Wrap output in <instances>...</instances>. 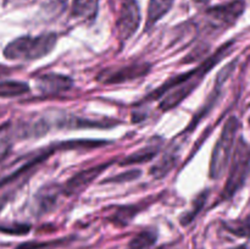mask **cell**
I'll list each match as a JSON object with an SVG mask.
<instances>
[{
    "mask_svg": "<svg viewBox=\"0 0 250 249\" xmlns=\"http://www.w3.org/2000/svg\"><path fill=\"white\" fill-rule=\"evenodd\" d=\"M58 36L44 33L39 36H23L10 42L4 49V56L14 61H31L42 59L55 48Z\"/></svg>",
    "mask_w": 250,
    "mask_h": 249,
    "instance_id": "6da1fadb",
    "label": "cell"
},
{
    "mask_svg": "<svg viewBox=\"0 0 250 249\" xmlns=\"http://www.w3.org/2000/svg\"><path fill=\"white\" fill-rule=\"evenodd\" d=\"M231 45L232 42L224 44L214 55L208 58L202 65L198 66L197 71H195V73L192 77L188 78L185 83L177 85L176 88L171 89L170 92L166 93V94L164 95L163 100L160 102V109L163 110V111H168V110L178 106V105H180L181 103H182L183 100H185L186 98H187L188 95L200 84V82H202L203 78L205 77V75H207L216 63H219L222 58H225V55H226V54L229 53V49H231Z\"/></svg>",
    "mask_w": 250,
    "mask_h": 249,
    "instance_id": "7a4b0ae2",
    "label": "cell"
},
{
    "mask_svg": "<svg viewBox=\"0 0 250 249\" xmlns=\"http://www.w3.org/2000/svg\"><path fill=\"white\" fill-rule=\"evenodd\" d=\"M239 127L241 124L236 116H231L225 124L221 134L215 144L210 160L209 173L212 180H219L220 177H222L229 166L236 148Z\"/></svg>",
    "mask_w": 250,
    "mask_h": 249,
    "instance_id": "3957f363",
    "label": "cell"
},
{
    "mask_svg": "<svg viewBox=\"0 0 250 249\" xmlns=\"http://www.w3.org/2000/svg\"><path fill=\"white\" fill-rule=\"evenodd\" d=\"M250 170V144L247 143L243 137L237 139L236 148L229 164V172L226 185L222 190V198L229 199L233 197L237 190L241 189L246 182Z\"/></svg>",
    "mask_w": 250,
    "mask_h": 249,
    "instance_id": "277c9868",
    "label": "cell"
},
{
    "mask_svg": "<svg viewBox=\"0 0 250 249\" xmlns=\"http://www.w3.org/2000/svg\"><path fill=\"white\" fill-rule=\"evenodd\" d=\"M244 1L234 0L227 4L217 5L205 12V26L210 32H222L237 22L244 11Z\"/></svg>",
    "mask_w": 250,
    "mask_h": 249,
    "instance_id": "5b68a950",
    "label": "cell"
},
{
    "mask_svg": "<svg viewBox=\"0 0 250 249\" xmlns=\"http://www.w3.org/2000/svg\"><path fill=\"white\" fill-rule=\"evenodd\" d=\"M150 63L134 62L121 67H109L98 73L97 81L103 84H121L137 78L144 77L150 72Z\"/></svg>",
    "mask_w": 250,
    "mask_h": 249,
    "instance_id": "8992f818",
    "label": "cell"
},
{
    "mask_svg": "<svg viewBox=\"0 0 250 249\" xmlns=\"http://www.w3.org/2000/svg\"><path fill=\"white\" fill-rule=\"evenodd\" d=\"M141 10L134 0H126L120 10L119 19L116 21L117 34L121 41H128L138 29L141 24Z\"/></svg>",
    "mask_w": 250,
    "mask_h": 249,
    "instance_id": "52a82bcc",
    "label": "cell"
},
{
    "mask_svg": "<svg viewBox=\"0 0 250 249\" xmlns=\"http://www.w3.org/2000/svg\"><path fill=\"white\" fill-rule=\"evenodd\" d=\"M110 165H111V161L92 166V167L85 168V170L76 173L65 183V186L62 187V193L65 195H73L82 192L87 186H89L93 181L97 180V177L100 176V173H103V171L110 167Z\"/></svg>",
    "mask_w": 250,
    "mask_h": 249,
    "instance_id": "ba28073f",
    "label": "cell"
},
{
    "mask_svg": "<svg viewBox=\"0 0 250 249\" xmlns=\"http://www.w3.org/2000/svg\"><path fill=\"white\" fill-rule=\"evenodd\" d=\"M72 87V80L58 73H46L37 78V88L43 94H59Z\"/></svg>",
    "mask_w": 250,
    "mask_h": 249,
    "instance_id": "9c48e42d",
    "label": "cell"
},
{
    "mask_svg": "<svg viewBox=\"0 0 250 249\" xmlns=\"http://www.w3.org/2000/svg\"><path fill=\"white\" fill-rule=\"evenodd\" d=\"M175 0H149L146 31H149L171 10Z\"/></svg>",
    "mask_w": 250,
    "mask_h": 249,
    "instance_id": "30bf717a",
    "label": "cell"
},
{
    "mask_svg": "<svg viewBox=\"0 0 250 249\" xmlns=\"http://www.w3.org/2000/svg\"><path fill=\"white\" fill-rule=\"evenodd\" d=\"M159 150H160V144L150 143L148 144V145L143 146V148L138 149V150L134 151V153H132L131 155L122 159L120 165L127 166V165H133V164L148 163V161L153 160V159L158 155Z\"/></svg>",
    "mask_w": 250,
    "mask_h": 249,
    "instance_id": "8fae6325",
    "label": "cell"
},
{
    "mask_svg": "<svg viewBox=\"0 0 250 249\" xmlns=\"http://www.w3.org/2000/svg\"><path fill=\"white\" fill-rule=\"evenodd\" d=\"M60 193H62V187H58L55 185L44 187L37 195V210L45 212L53 209Z\"/></svg>",
    "mask_w": 250,
    "mask_h": 249,
    "instance_id": "7c38bea8",
    "label": "cell"
},
{
    "mask_svg": "<svg viewBox=\"0 0 250 249\" xmlns=\"http://www.w3.org/2000/svg\"><path fill=\"white\" fill-rule=\"evenodd\" d=\"M115 126L114 121H98V120L81 119V117L70 116L62 119L60 122V127H67V128H107V127Z\"/></svg>",
    "mask_w": 250,
    "mask_h": 249,
    "instance_id": "4fadbf2b",
    "label": "cell"
},
{
    "mask_svg": "<svg viewBox=\"0 0 250 249\" xmlns=\"http://www.w3.org/2000/svg\"><path fill=\"white\" fill-rule=\"evenodd\" d=\"M99 0H72V15L77 19L94 20Z\"/></svg>",
    "mask_w": 250,
    "mask_h": 249,
    "instance_id": "5bb4252c",
    "label": "cell"
},
{
    "mask_svg": "<svg viewBox=\"0 0 250 249\" xmlns=\"http://www.w3.org/2000/svg\"><path fill=\"white\" fill-rule=\"evenodd\" d=\"M15 139H19L16 126L10 122L1 124L0 126V161L11 150Z\"/></svg>",
    "mask_w": 250,
    "mask_h": 249,
    "instance_id": "9a60e30c",
    "label": "cell"
},
{
    "mask_svg": "<svg viewBox=\"0 0 250 249\" xmlns=\"http://www.w3.org/2000/svg\"><path fill=\"white\" fill-rule=\"evenodd\" d=\"M29 92V85L26 82L14 80L0 81V98L20 97Z\"/></svg>",
    "mask_w": 250,
    "mask_h": 249,
    "instance_id": "2e32d148",
    "label": "cell"
},
{
    "mask_svg": "<svg viewBox=\"0 0 250 249\" xmlns=\"http://www.w3.org/2000/svg\"><path fill=\"white\" fill-rule=\"evenodd\" d=\"M156 233L154 231H142L129 241L126 249H149L155 244Z\"/></svg>",
    "mask_w": 250,
    "mask_h": 249,
    "instance_id": "e0dca14e",
    "label": "cell"
},
{
    "mask_svg": "<svg viewBox=\"0 0 250 249\" xmlns=\"http://www.w3.org/2000/svg\"><path fill=\"white\" fill-rule=\"evenodd\" d=\"M175 165H176L175 154L173 153L166 154V155H164L163 158L160 159V161H158V163L150 168V173L153 177L163 178L164 176H166L171 170H172V167Z\"/></svg>",
    "mask_w": 250,
    "mask_h": 249,
    "instance_id": "ac0fdd59",
    "label": "cell"
},
{
    "mask_svg": "<svg viewBox=\"0 0 250 249\" xmlns=\"http://www.w3.org/2000/svg\"><path fill=\"white\" fill-rule=\"evenodd\" d=\"M208 195H209V193H208V190H205V192H202L195 198L194 202H193L192 209L186 212V214H183V216L181 217V224L186 226V225H189L195 219V216L199 214V211L203 209L205 203H207Z\"/></svg>",
    "mask_w": 250,
    "mask_h": 249,
    "instance_id": "d6986e66",
    "label": "cell"
},
{
    "mask_svg": "<svg viewBox=\"0 0 250 249\" xmlns=\"http://www.w3.org/2000/svg\"><path fill=\"white\" fill-rule=\"evenodd\" d=\"M137 211H138V209L136 207L121 208V209H119L115 212L111 220L114 221V224L120 225V226H125V225L129 224V221L133 219L134 215H137Z\"/></svg>",
    "mask_w": 250,
    "mask_h": 249,
    "instance_id": "ffe728a7",
    "label": "cell"
},
{
    "mask_svg": "<svg viewBox=\"0 0 250 249\" xmlns=\"http://www.w3.org/2000/svg\"><path fill=\"white\" fill-rule=\"evenodd\" d=\"M62 243V239L60 241H51V242H28V243H23L21 246L17 247L16 249H46V248H54V247L59 246Z\"/></svg>",
    "mask_w": 250,
    "mask_h": 249,
    "instance_id": "44dd1931",
    "label": "cell"
},
{
    "mask_svg": "<svg viewBox=\"0 0 250 249\" xmlns=\"http://www.w3.org/2000/svg\"><path fill=\"white\" fill-rule=\"evenodd\" d=\"M141 176V171L139 170H132V171H127V172L121 173V175L116 176V177H111L109 178V182H119V183H124L125 181L128 182V181H133L136 178H138Z\"/></svg>",
    "mask_w": 250,
    "mask_h": 249,
    "instance_id": "7402d4cb",
    "label": "cell"
},
{
    "mask_svg": "<svg viewBox=\"0 0 250 249\" xmlns=\"http://www.w3.org/2000/svg\"><path fill=\"white\" fill-rule=\"evenodd\" d=\"M232 233L239 234V236H247L250 234V224L249 222H243V224H231L227 226Z\"/></svg>",
    "mask_w": 250,
    "mask_h": 249,
    "instance_id": "603a6c76",
    "label": "cell"
},
{
    "mask_svg": "<svg viewBox=\"0 0 250 249\" xmlns=\"http://www.w3.org/2000/svg\"><path fill=\"white\" fill-rule=\"evenodd\" d=\"M194 1L197 2V4H205V2H208L209 0H194Z\"/></svg>",
    "mask_w": 250,
    "mask_h": 249,
    "instance_id": "cb8c5ba5",
    "label": "cell"
},
{
    "mask_svg": "<svg viewBox=\"0 0 250 249\" xmlns=\"http://www.w3.org/2000/svg\"><path fill=\"white\" fill-rule=\"evenodd\" d=\"M249 122H250V119H249Z\"/></svg>",
    "mask_w": 250,
    "mask_h": 249,
    "instance_id": "d4e9b609",
    "label": "cell"
}]
</instances>
